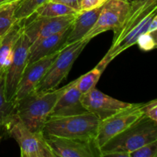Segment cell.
I'll return each instance as SVG.
<instances>
[{"mask_svg": "<svg viewBox=\"0 0 157 157\" xmlns=\"http://www.w3.org/2000/svg\"><path fill=\"white\" fill-rule=\"evenodd\" d=\"M81 100L87 111L95 115L100 121L132 105L130 103L124 102L105 94L96 87L88 93L81 95Z\"/></svg>", "mask_w": 157, "mask_h": 157, "instance_id": "obj_11", "label": "cell"}, {"mask_svg": "<svg viewBox=\"0 0 157 157\" xmlns=\"http://www.w3.org/2000/svg\"><path fill=\"white\" fill-rule=\"evenodd\" d=\"M157 31L154 32H145L138 38L136 44L140 48L145 52H150L153 49L156 48L157 44L156 39Z\"/></svg>", "mask_w": 157, "mask_h": 157, "instance_id": "obj_22", "label": "cell"}, {"mask_svg": "<svg viewBox=\"0 0 157 157\" xmlns=\"http://www.w3.org/2000/svg\"><path fill=\"white\" fill-rule=\"evenodd\" d=\"M71 25L61 32L32 43L28 55V64L59 52L65 47L66 40L71 29Z\"/></svg>", "mask_w": 157, "mask_h": 157, "instance_id": "obj_14", "label": "cell"}, {"mask_svg": "<svg viewBox=\"0 0 157 157\" xmlns=\"http://www.w3.org/2000/svg\"><path fill=\"white\" fill-rule=\"evenodd\" d=\"M58 52H59L41 58L26 66L17 88L16 94L13 101L14 102L21 99L28 94L34 90L38 82L45 75L48 69L55 61Z\"/></svg>", "mask_w": 157, "mask_h": 157, "instance_id": "obj_12", "label": "cell"}, {"mask_svg": "<svg viewBox=\"0 0 157 157\" xmlns=\"http://www.w3.org/2000/svg\"><path fill=\"white\" fill-rule=\"evenodd\" d=\"M130 0H107L102 6L94 25L82 41L89 42L92 38L107 31H116L127 16Z\"/></svg>", "mask_w": 157, "mask_h": 157, "instance_id": "obj_8", "label": "cell"}, {"mask_svg": "<svg viewBox=\"0 0 157 157\" xmlns=\"http://www.w3.org/2000/svg\"><path fill=\"white\" fill-rule=\"evenodd\" d=\"M157 140L149 143L139 147L133 151L130 152V157H156Z\"/></svg>", "mask_w": 157, "mask_h": 157, "instance_id": "obj_23", "label": "cell"}, {"mask_svg": "<svg viewBox=\"0 0 157 157\" xmlns=\"http://www.w3.org/2000/svg\"><path fill=\"white\" fill-rule=\"evenodd\" d=\"M107 1V0H82L81 12L101 7Z\"/></svg>", "mask_w": 157, "mask_h": 157, "instance_id": "obj_25", "label": "cell"}, {"mask_svg": "<svg viewBox=\"0 0 157 157\" xmlns=\"http://www.w3.org/2000/svg\"><path fill=\"white\" fill-rule=\"evenodd\" d=\"M48 0H21L15 10V18L21 21L33 15L35 11Z\"/></svg>", "mask_w": 157, "mask_h": 157, "instance_id": "obj_20", "label": "cell"}, {"mask_svg": "<svg viewBox=\"0 0 157 157\" xmlns=\"http://www.w3.org/2000/svg\"><path fill=\"white\" fill-rule=\"evenodd\" d=\"M104 156H112V157H130V153L124 151H114L111 153H108L104 155Z\"/></svg>", "mask_w": 157, "mask_h": 157, "instance_id": "obj_27", "label": "cell"}, {"mask_svg": "<svg viewBox=\"0 0 157 157\" xmlns=\"http://www.w3.org/2000/svg\"><path fill=\"white\" fill-rule=\"evenodd\" d=\"M81 94L77 88L76 80L62 87L61 94L49 117H66L82 114L87 110L81 102Z\"/></svg>", "mask_w": 157, "mask_h": 157, "instance_id": "obj_13", "label": "cell"}, {"mask_svg": "<svg viewBox=\"0 0 157 157\" xmlns=\"http://www.w3.org/2000/svg\"><path fill=\"white\" fill-rule=\"evenodd\" d=\"M140 105L141 104H132L130 107L99 121L94 140V144L99 154L103 146L142 117Z\"/></svg>", "mask_w": 157, "mask_h": 157, "instance_id": "obj_6", "label": "cell"}, {"mask_svg": "<svg viewBox=\"0 0 157 157\" xmlns=\"http://www.w3.org/2000/svg\"><path fill=\"white\" fill-rule=\"evenodd\" d=\"M157 140V122L143 116L131 126L109 140L100 150V156L108 153H130L139 147Z\"/></svg>", "mask_w": 157, "mask_h": 157, "instance_id": "obj_3", "label": "cell"}, {"mask_svg": "<svg viewBox=\"0 0 157 157\" xmlns=\"http://www.w3.org/2000/svg\"><path fill=\"white\" fill-rule=\"evenodd\" d=\"M102 73V71L95 67L91 71L76 79L77 88L81 95L88 93L94 87H96L97 83L99 81Z\"/></svg>", "mask_w": 157, "mask_h": 157, "instance_id": "obj_19", "label": "cell"}, {"mask_svg": "<svg viewBox=\"0 0 157 157\" xmlns=\"http://www.w3.org/2000/svg\"><path fill=\"white\" fill-rule=\"evenodd\" d=\"M8 1H9V0H0V5L3 4V3L6 2H8Z\"/></svg>", "mask_w": 157, "mask_h": 157, "instance_id": "obj_29", "label": "cell"}, {"mask_svg": "<svg viewBox=\"0 0 157 157\" xmlns=\"http://www.w3.org/2000/svg\"><path fill=\"white\" fill-rule=\"evenodd\" d=\"M101 7L90 9L87 11H81L76 15L75 20L71 25V29L67 36L65 46L78 41H82L92 29L99 16Z\"/></svg>", "mask_w": 157, "mask_h": 157, "instance_id": "obj_15", "label": "cell"}, {"mask_svg": "<svg viewBox=\"0 0 157 157\" xmlns=\"http://www.w3.org/2000/svg\"><path fill=\"white\" fill-rule=\"evenodd\" d=\"M52 1L65 5V6H68L69 8L75 10L78 13L81 12L82 0H52Z\"/></svg>", "mask_w": 157, "mask_h": 157, "instance_id": "obj_26", "label": "cell"}, {"mask_svg": "<svg viewBox=\"0 0 157 157\" xmlns=\"http://www.w3.org/2000/svg\"><path fill=\"white\" fill-rule=\"evenodd\" d=\"M77 14L58 17L35 15L31 21L22 25L23 32L32 44L38 40L67 29L73 23Z\"/></svg>", "mask_w": 157, "mask_h": 157, "instance_id": "obj_9", "label": "cell"}, {"mask_svg": "<svg viewBox=\"0 0 157 157\" xmlns=\"http://www.w3.org/2000/svg\"><path fill=\"white\" fill-rule=\"evenodd\" d=\"M46 143L55 157L100 156L93 142L44 135Z\"/></svg>", "mask_w": 157, "mask_h": 157, "instance_id": "obj_10", "label": "cell"}, {"mask_svg": "<svg viewBox=\"0 0 157 157\" xmlns=\"http://www.w3.org/2000/svg\"><path fill=\"white\" fill-rule=\"evenodd\" d=\"M87 43L80 41L61 48L55 61L34 90L36 91H48L56 89L67 78L75 60L82 52Z\"/></svg>", "mask_w": 157, "mask_h": 157, "instance_id": "obj_5", "label": "cell"}, {"mask_svg": "<svg viewBox=\"0 0 157 157\" xmlns=\"http://www.w3.org/2000/svg\"><path fill=\"white\" fill-rule=\"evenodd\" d=\"M78 12L65 5L56 2L52 0H48L35 11L34 15H39V16L58 17L68 15H75Z\"/></svg>", "mask_w": 157, "mask_h": 157, "instance_id": "obj_18", "label": "cell"}, {"mask_svg": "<svg viewBox=\"0 0 157 157\" xmlns=\"http://www.w3.org/2000/svg\"><path fill=\"white\" fill-rule=\"evenodd\" d=\"M100 120L93 113L66 117H48L44 123V135L78 139L94 143Z\"/></svg>", "mask_w": 157, "mask_h": 157, "instance_id": "obj_2", "label": "cell"}, {"mask_svg": "<svg viewBox=\"0 0 157 157\" xmlns=\"http://www.w3.org/2000/svg\"><path fill=\"white\" fill-rule=\"evenodd\" d=\"M62 87L48 91L32 90L15 101V114L27 128L33 132H42L44 123L50 115Z\"/></svg>", "mask_w": 157, "mask_h": 157, "instance_id": "obj_1", "label": "cell"}, {"mask_svg": "<svg viewBox=\"0 0 157 157\" xmlns=\"http://www.w3.org/2000/svg\"><path fill=\"white\" fill-rule=\"evenodd\" d=\"M14 101H8L5 96L4 78L2 73L0 75V128L4 126L11 115L15 111Z\"/></svg>", "mask_w": 157, "mask_h": 157, "instance_id": "obj_21", "label": "cell"}, {"mask_svg": "<svg viewBox=\"0 0 157 157\" xmlns=\"http://www.w3.org/2000/svg\"><path fill=\"white\" fill-rule=\"evenodd\" d=\"M157 31V15L152 18L148 28V32H154Z\"/></svg>", "mask_w": 157, "mask_h": 157, "instance_id": "obj_28", "label": "cell"}, {"mask_svg": "<svg viewBox=\"0 0 157 157\" xmlns=\"http://www.w3.org/2000/svg\"><path fill=\"white\" fill-rule=\"evenodd\" d=\"M22 32L21 21H16L12 27L0 38V71L2 72L9 64L14 48Z\"/></svg>", "mask_w": 157, "mask_h": 157, "instance_id": "obj_16", "label": "cell"}, {"mask_svg": "<svg viewBox=\"0 0 157 157\" xmlns=\"http://www.w3.org/2000/svg\"><path fill=\"white\" fill-rule=\"evenodd\" d=\"M140 110L143 116L157 122V100L155 99L146 104H141Z\"/></svg>", "mask_w": 157, "mask_h": 157, "instance_id": "obj_24", "label": "cell"}, {"mask_svg": "<svg viewBox=\"0 0 157 157\" xmlns=\"http://www.w3.org/2000/svg\"><path fill=\"white\" fill-rule=\"evenodd\" d=\"M21 0H9L0 5V38L12 27L16 21L15 10Z\"/></svg>", "mask_w": 157, "mask_h": 157, "instance_id": "obj_17", "label": "cell"}, {"mask_svg": "<svg viewBox=\"0 0 157 157\" xmlns=\"http://www.w3.org/2000/svg\"><path fill=\"white\" fill-rule=\"evenodd\" d=\"M0 130L16 141L21 157H55L43 132H33L27 128L17 117L15 111Z\"/></svg>", "mask_w": 157, "mask_h": 157, "instance_id": "obj_4", "label": "cell"}, {"mask_svg": "<svg viewBox=\"0 0 157 157\" xmlns=\"http://www.w3.org/2000/svg\"><path fill=\"white\" fill-rule=\"evenodd\" d=\"M31 42L23 32L18 38L12 58L9 64L2 71L4 78L5 96L8 101H13L24 71L28 65V55Z\"/></svg>", "mask_w": 157, "mask_h": 157, "instance_id": "obj_7", "label": "cell"}]
</instances>
